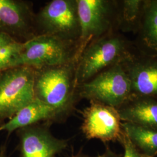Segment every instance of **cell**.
<instances>
[{
  "label": "cell",
  "mask_w": 157,
  "mask_h": 157,
  "mask_svg": "<svg viewBox=\"0 0 157 157\" xmlns=\"http://www.w3.org/2000/svg\"><path fill=\"white\" fill-rule=\"evenodd\" d=\"M124 133L136 147L150 157L157 155V130L122 122Z\"/></svg>",
  "instance_id": "obj_15"
},
{
  "label": "cell",
  "mask_w": 157,
  "mask_h": 157,
  "mask_svg": "<svg viewBox=\"0 0 157 157\" xmlns=\"http://www.w3.org/2000/svg\"><path fill=\"white\" fill-rule=\"evenodd\" d=\"M80 35L79 52L94 40L107 34L112 25L111 2L106 0H76Z\"/></svg>",
  "instance_id": "obj_8"
},
{
  "label": "cell",
  "mask_w": 157,
  "mask_h": 157,
  "mask_svg": "<svg viewBox=\"0 0 157 157\" xmlns=\"http://www.w3.org/2000/svg\"><path fill=\"white\" fill-rule=\"evenodd\" d=\"M140 22L142 41L157 58V0L144 1Z\"/></svg>",
  "instance_id": "obj_14"
},
{
  "label": "cell",
  "mask_w": 157,
  "mask_h": 157,
  "mask_svg": "<svg viewBox=\"0 0 157 157\" xmlns=\"http://www.w3.org/2000/svg\"><path fill=\"white\" fill-rule=\"evenodd\" d=\"M119 141L124 147V155L123 157H151L139 151L124 132L122 137Z\"/></svg>",
  "instance_id": "obj_18"
},
{
  "label": "cell",
  "mask_w": 157,
  "mask_h": 157,
  "mask_svg": "<svg viewBox=\"0 0 157 157\" xmlns=\"http://www.w3.org/2000/svg\"><path fill=\"white\" fill-rule=\"evenodd\" d=\"M78 58L59 65L35 69V98L54 108L59 121L72 112L78 100L77 65Z\"/></svg>",
  "instance_id": "obj_1"
},
{
  "label": "cell",
  "mask_w": 157,
  "mask_h": 157,
  "mask_svg": "<svg viewBox=\"0 0 157 157\" xmlns=\"http://www.w3.org/2000/svg\"><path fill=\"white\" fill-rule=\"evenodd\" d=\"M41 33L78 42L80 28L76 0H52L36 17Z\"/></svg>",
  "instance_id": "obj_6"
},
{
  "label": "cell",
  "mask_w": 157,
  "mask_h": 157,
  "mask_svg": "<svg viewBox=\"0 0 157 157\" xmlns=\"http://www.w3.org/2000/svg\"><path fill=\"white\" fill-rule=\"evenodd\" d=\"M71 157H117L115 154L111 151L109 150H107V151H105V152H104L103 154H102L101 155H98L97 156L95 157H89V156H86V155H74L72 156Z\"/></svg>",
  "instance_id": "obj_20"
},
{
  "label": "cell",
  "mask_w": 157,
  "mask_h": 157,
  "mask_svg": "<svg viewBox=\"0 0 157 157\" xmlns=\"http://www.w3.org/2000/svg\"><path fill=\"white\" fill-rule=\"evenodd\" d=\"M15 41H17L13 39L10 36L6 35V34L0 33V48L8 45Z\"/></svg>",
  "instance_id": "obj_19"
},
{
  "label": "cell",
  "mask_w": 157,
  "mask_h": 157,
  "mask_svg": "<svg viewBox=\"0 0 157 157\" xmlns=\"http://www.w3.org/2000/svg\"><path fill=\"white\" fill-rule=\"evenodd\" d=\"M6 144L2 145L0 147V157H9L7 154Z\"/></svg>",
  "instance_id": "obj_21"
},
{
  "label": "cell",
  "mask_w": 157,
  "mask_h": 157,
  "mask_svg": "<svg viewBox=\"0 0 157 157\" xmlns=\"http://www.w3.org/2000/svg\"><path fill=\"white\" fill-rule=\"evenodd\" d=\"M124 64L133 96L157 97V58L133 59L130 56Z\"/></svg>",
  "instance_id": "obj_11"
},
{
  "label": "cell",
  "mask_w": 157,
  "mask_h": 157,
  "mask_svg": "<svg viewBox=\"0 0 157 157\" xmlns=\"http://www.w3.org/2000/svg\"><path fill=\"white\" fill-rule=\"evenodd\" d=\"M79 98L96 101L117 109L133 97L132 84L124 62L107 68L78 88Z\"/></svg>",
  "instance_id": "obj_3"
},
{
  "label": "cell",
  "mask_w": 157,
  "mask_h": 157,
  "mask_svg": "<svg viewBox=\"0 0 157 157\" xmlns=\"http://www.w3.org/2000/svg\"><path fill=\"white\" fill-rule=\"evenodd\" d=\"M117 109L123 122L157 130V101L153 98L133 96Z\"/></svg>",
  "instance_id": "obj_13"
},
{
  "label": "cell",
  "mask_w": 157,
  "mask_h": 157,
  "mask_svg": "<svg viewBox=\"0 0 157 157\" xmlns=\"http://www.w3.org/2000/svg\"><path fill=\"white\" fill-rule=\"evenodd\" d=\"M25 43L15 41L0 48V72L13 67L17 56L23 50Z\"/></svg>",
  "instance_id": "obj_17"
},
{
  "label": "cell",
  "mask_w": 157,
  "mask_h": 157,
  "mask_svg": "<svg viewBox=\"0 0 157 157\" xmlns=\"http://www.w3.org/2000/svg\"><path fill=\"white\" fill-rule=\"evenodd\" d=\"M36 25V17L26 2L0 0V33L24 43L37 35Z\"/></svg>",
  "instance_id": "obj_10"
},
{
  "label": "cell",
  "mask_w": 157,
  "mask_h": 157,
  "mask_svg": "<svg viewBox=\"0 0 157 157\" xmlns=\"http://www.w3.org/2000/svg\"><path fill=\"white\" fill-rule=\"evenodd\" d=\"M130 56L126 43L119 36L106 34L94 40L85 47L78 58V86L107 68L124 62Z\"/></svg>",
  "instance_id": "obj_4"
},
{
  "label": "cell",
  "mask_w": 157,
  "mask_h": 157,
  "mask_svg": "<svg viewBox=\"0 0 157 157\" xmlns=\"http://www.w3.org/2000/svg\"><path fill=\"white\" fill-rule=\"evenodd\" d=\"M56 111L37 98L23 107L11 119L0 124V132H6L10 136L18 129L41 122H58Z\"/></svg>",
  "instance_id": "obj_12"
},
{
  "label": "cell",
  "mask_w": 157,
  "mask_h": 157,
  "mask_svg": "<svg viewBox=\"0 0 157 157\" xmlns=\"http://www.w3.org/2000/svg\"><path fill=\"white\" fill-rule=\"evenodd\" d=\"M35 69L27 66L0 72V124L16 115L35 98Z\"/></svg>",
  "instance_id": "obj_5"
},
{
  "label": "cell",
  "mask_w": 157,
  "mask_h": 157,
  "mask_svg": "<svg viewBox=\"0 0 157 157\" xmlns=\"http://www.w3.org/2000/svg\"><path fill=\"white\" fill-rule=\"evenodd\" d=\"M49 124H34L16 131L19 157H56L67 148L69 140L55 137Z\"/></svg>",
  "instance_id": "obj_9"
},
{
  "label": "cell",
  "mask_w": 157,
  "mask_h": 157,
  "mask_svg": "<svg viewBox=\"0 0 157 157\" xmlns=\"http://www.w3.org/2000/svg\"><path fill=\"white\" fill-rule=\"evenodd\" d=\"M144 1L124 0L122 2L121 19L123 23L128 25H134L140 21Z\"/></svg>",
  "instance_id": "obj_16"
},
{
  "label": "cell",
  "mask_w": 157,
  "mask_h": 157,
  "mask_svg": "<svg viewBox=\"0 0 157 157\" xmlns=\"http://www.w3.org/2000/svg\"><path fill=\"white\" fill-rule=\"evenodd\" d=\"M80 129L87 139H97L104 143L119 141L123 135L122 121L118 109L96 101L82 112Z\"/></svg>",
  "instance_id": "obj_7"
},
{
  "label": "cell",
  "mask_w": 157,
  "mask_h": 157,
  "mask_svg": "<svg viewBox=\"0 0 157 157\" xmlns=\"http://www.w3.org/2000/svg\"><path fill=\"white\" fill-rule=\"evenodd\" d=\"M78 42L39 34L25 43L13 67L27 66L34 69L59 65L79 58Z\"/></svg>",
  "instance_id": "obj_2"
}]
</instances>
